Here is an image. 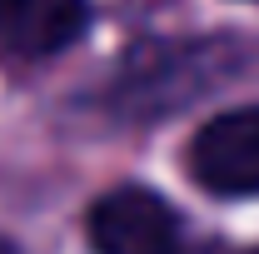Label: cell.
Segmentation results:
<instances>
[{"instance_id": "6da1fadb", "label": "cell", "mask_w": 259, "mask_h": 254, "mask_svg": "<svg viewBox=\"0 0 259 254\" xmlns=\"http://www.w3.org/2000/svg\"><path fill=\"white\" fill-rule=\"evenodd\" d=\"M234 45L225 40H180V45H135L130 60L120 65L115 85L105 90V105L130 120H155V115H175L180 105L199 100L214 90L220 80L234 75Z\"/></svg>"}, {"instance_id": "7a4b0ae2", "label": "cell", "mask_w": 259, "mask_h": 254, "mask_svg": "<svg viewBox=\"0 0 259 254\" xmlns=\"http://www.w3.org/2000/svg\"><path fill=\"white\" fill-rule=\"evenodd\" d=\"M90 244L95 254H185V229L169 199L125 185L90 209Z\"/></svg>"}, {"instance_id": "3957f363", "label": "cell", "mask_w": 259, "mask_h": 254, "mask_svg": "<svg viewBox=\"0 0 259 254\" xmlns=\"http://www.w3.org/2000/svg\"><path fill=\"white\" fill-rule=\"evenodd\" d=\"M190 175L220 199L259 194V105L225 110L190 140Z\"/></svg>"}, {"instance_id": "277c9868", "label": "cell", "mask_w": 259, "mask_h": 254, "mask_svg": "<svg viewBox=\"0 0 259 254\" xmlns=\"http://www.w3.org/2000/svg\"><path fill=\"white\" fill-rule=\"evenodd\" d=\"M90 25V0H0V50L20 60H50Z\"/></svg>"}, {"instance_id": "5b68a950", "label": "cell", "mask_w": 259, "mask_h": 254, "mask_svg": "<svg viewBox=\"0 0 259 254\" xmlns=\"http://www.w3.org/2000/svg\"><path fill=\"white\" fill-rule=\"evenodd\" d=\"M244 254H259V249H244Z\"/></svg>"}]
</instances>
